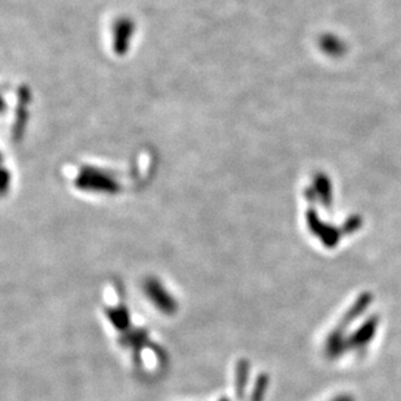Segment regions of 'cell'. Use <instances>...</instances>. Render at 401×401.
Wrapping results in <instances>:
<instances>
[]
</instances>
